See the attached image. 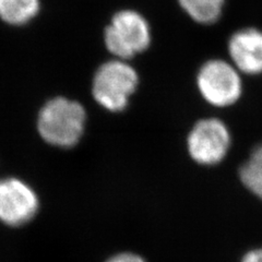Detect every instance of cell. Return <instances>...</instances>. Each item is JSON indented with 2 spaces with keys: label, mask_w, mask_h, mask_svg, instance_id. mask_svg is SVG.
<instances>
[{
  "label": "cell",
  "mask_w": 262,
  "mask_h": 262,
  "mask_svg": "<svg viewBox=\"0 0 262 262\" xmlns=\"http://www.w3.org/2000/svg\"><path fill=\"white\" fill-rule=\"evenodd\" d=\"M201 96L216 107H228L243 95L242 73L231 61L212 59L204 62L196 76Z\"/></svg>",
  "instance_id": "3957f363"
},
{
  "label": "cell",
  "mask_w": 262,
  "mask_h": 262,
  "mask_svg": "<svg viewBox=\"0 0 262 262\" xmlns=\"http://www.w3.org/2000/svg\"><path fill=\"white\" fill-rule=\"evenodd\" d=\"M244 187L262 201V142L251 150L248 160L239 168Z\"/></svg>",
  "instance_id": "9c48e42d"
},
{
  "label": "cell",
  "mask_w": 262,
  "mask_h": 262,
  "mask_svg": "<svg viewBox=\"0 0 262 262\" xmlns=\"http://www.w3.org/2000/svg\"><path fill=\"white\" fill-rule=\"evenodd\" d=\"M226 0H178L183 10L201 24L215 23L222 15Z\"/></svg>",
  "instance_id": "30bf717a"
},
{
  "label": "cell",
  "mask_w": 262,
  "mask_h": 262,
  "mask_svg": "<svg viewBox=\"0 0 262 262\" xmlns=\"http://www.w3.org/2000/svg\"><path fill=\"white\" fill-rule=\"evenodd\" d=\"M105 44L119 59H129L144 52L151 43L150 26L135 10H121L113 16L105 30Z\"/></svg>",
  "instance_id": "277c9868"
},
{
  "label": "cell",
  "mask_w": 262,
  "mask_h": 262,
  "mask_svg": "<svg viewBox=\"0 0 262 262\" xmlns=\"http://www.w3.org/2000/svg\"><path fill=\"white\" fill-rule=\"evenodd\" d=\"M86 113L80 103L58 96L48 101L37 116V130L43 140L58 147L75 146L84 133Z\"/></svg>",
  "instance_id": "6da1fadb"
},
{
  "label": "cell",
  "mask_w": 262,
  "mask_h": 262,
  "mask_svg": "<svg viewBox=\"0 0 262 262\" xmlns=\"http://www.w3.org/2000/svg\"><path fill=\"white\" fill-rule=\"evenodd\" d=\"M231 131L224 121L206 118L196 122L187 138L190 157L201 165H216L231 149Z\"/></svg>",
  "instance_id": "5b68a950"
},
{
  "label": "cell",
  "mask_w": 262,
  "mask_h": 262,
  "mask_svg": "<svg viewBox=\"0 0 262 262\" xmlns=\"http://www.w3.org/2000/svg\"><path fill=\"white\" fill-rule=\"evenodd\" d=\"M139 84L138 73L122 59L103 63L95 72L92 83L94 100L110 112L124 111Z\"/></svg>",
  "instance_id": "7a4b0ae2"
},
{
  "label": "cell",
  "mask_w": 262,
  "mask_h": 262,
  "mask_svg": "<svg viewBox=\"0 0 262 262\" xmlns=\"http://www.w3.org/2000/svg\"><path fill=\"white\" fill-rule=\"evenodd\" d=\"M231 62L242 75H262V30L245 28L236 31L228 39Z\"/></svg>",
  "instance_id": "52a82bcc"
},
{
  "label": "cell",
  "mask_w": 262,
  "mask_h": 262,
  "mask_svg": "<svg viewBox=\"0 0 262 262\" xmlns=\"http://www.w3.org/2000/svg\"><path fill=\"white\" fill-rule=\"evenodd\" d=\"M40 10V0H0V21L9 27H24Z\"/></svg>",
  "instance_id": "ba28073f"
},
{
  "label": "cell",
  "mask_w": 262,
  "mask_h": 262,
  "mask_svg": "<svg viewBox=\"0 0 262 262\" xmlns=\"http://www.w3.org/2000/svg\"><path fill=\"white\" fill-rule=\"evenodd\" d=\"M106 262H145V261L142 257L136 255V253L124 252V253H118L116 256H113Z\"/></svg>",
  "instance_id": "8fae6325"
},
{
  "label": "cell",
  "mask_w": 262,
  "mask_h": 262,
  "mask_svg": "<svg viewBox=\"0 0 262 262\" xmlns=\"http://www.w3.org/2000/svg\"><path fill=\"white\" fill-rule=\"evenodd\" d=\"M242 262H262V248L249 251Z\"/></svg>",
  "instance_id": "7c38bea8"
},
{
  "label": "cell",
  "mask_w": 262,
  "mask_h": 262,
  "mask_svg": "<svg viewBox=\"0 0 262 262\" xmlns=\"http://www.w3.org/2000/svg\"><path fill=\"white\" fill-rule=\"evenodd\" d=\"M38 209L37 193L27 182L16 177L0 179V222L22 226L34 219Z\"/></svg>",
  "instance_id": "8992f818"
}]
</instances>
